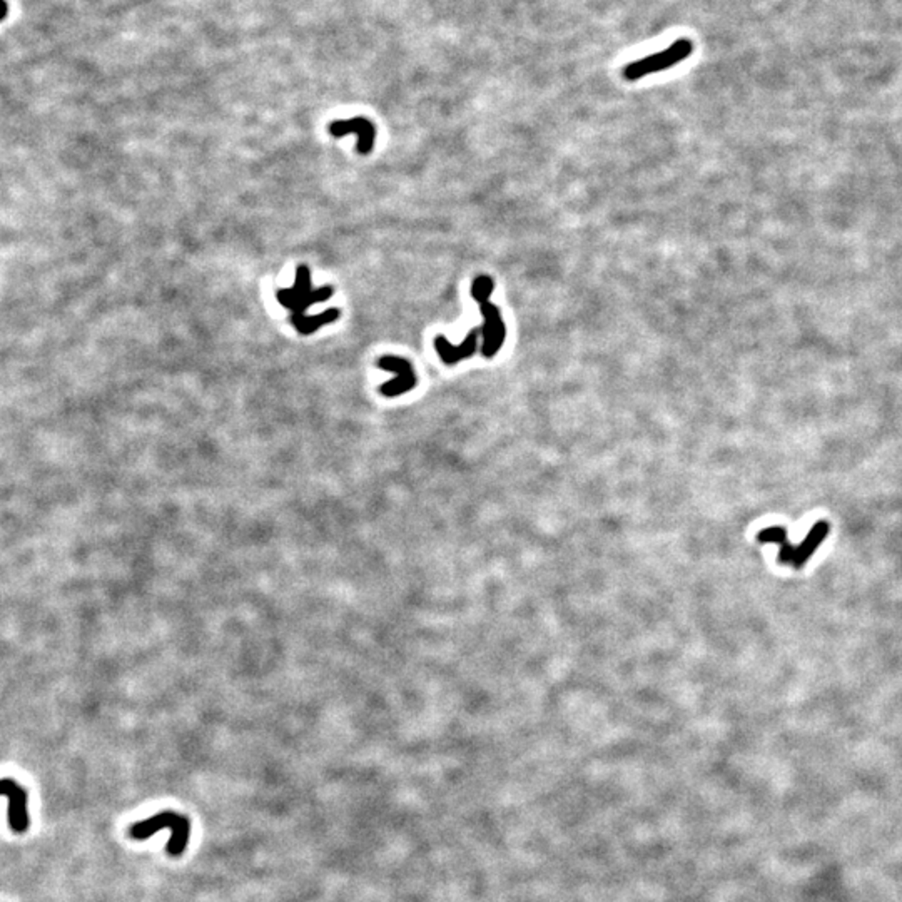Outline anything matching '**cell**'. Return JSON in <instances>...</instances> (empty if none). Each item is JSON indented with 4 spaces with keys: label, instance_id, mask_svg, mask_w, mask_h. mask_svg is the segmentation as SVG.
Segmentation results:
<instances>
[{
    "label": "cell",
    "instance_id": "cell-1",
    "mask_svg": "<svg viewBox=\"0 0 902 902\" xmlns=\"http://www.w3.org/2000/svg\"><path fill=\"white\" fill-rule=\"evenodd\" d=\"M334 293L333 286H323L319 289H313L311 286V271L308 266H298L296 269V283L289 289H279L276 296L278 301L284 308L291 311V323L298 329L301 334H313L319 328L328 323H334L339 319V309L331 308L316 316H308L306 311L309 306L318 303H324L331 298Z\"/></svg>",
    "mask_w": 902,
    "mask_h": 902
},
{
    "label": "cell",
    "instance_id": "cell-2",
    "mask_svg": "<svg viewBox=\"0 0 902 902\" xmlns=\"http://www.w3.org/2000/svg\"><path fill=\"white\" fill-rule=\"evenodd\" d=\"M494 291V281L488 274H479L472 284V296L477 301L479 313L484 319L482 331V355L484 358H494L502 349L507 338V326L503 323L502 314L497 304L489 303V296Z\"/></svg>",
    "mask_w": 902,
    "mask_h": 902
},
{
    "label": "cell",
    "instance_id": "cell-3",
    "mask_svg": "<svg viewBox=\"0 0 902 902\" xmlns=\"http://www.w3.org/2000/svg\"><path fill=\"white\" fill-rule=\"evenodd\" d=\"M161 829H171L172 837L167 844V852L171 856H181L191 839V822L189 819L179 816L176 812H161L157 816L140 821L130 827V836L134 839H145L152 836Z\"/></svg>",
    "mask_w": 902,
    "mask_h": 902
},
{
    "label": "cell",
    "instance_id": "cell-4",
    "mask_svg": "<svg viewBox=\"0 0 902 902\" xmlns=\"http://www.w3.org/2000/svg\"><path fill=\"white\" fill-rule=\"evenodd\" d=\"M692 52L693 43L688 38H678L670 47H667L665 51L657 52V54L643 57V59H638L632 62V64H628L623 69V77L627 81H638L648 74H655V72L670 69V67L685 61Z\"/></svg>",
    "mask_w": 902,
    "mask_h": 902
},
{
    "label": "cell",
    "instance_id": "cell-5",
    "mask_svg": "<svg viewBox=\"0 0 902 902\" xmlns=\"http://www.w3.org/2000/svg\"><path fill=\"white\" fill-rule=\"evenodd\" d=\"M378 368H381L383 371H390L395 373V380L385 383L380 388L381 395L386 398H395L400 395H405L410 390L418 385V378H416V373L413 370V365L408 360L400 356H393V355H385L378 360Z\"/></svg>",
    "mask_w": 902,
    "mask_h": 902
},
{
    "label": "cell",
    "instance_id": "cell-6",
    "mask_svg": "<svg viewBox=\"0 0 902 902\" xmlns=\"http://www.w3.org/2000/svg\"><path fill=\"white\" fill-rule=\"evenodd\" d=\"M0 792L9 799V826L14 832L24 834L31 827V816H28V795L16 780L4 779Z\"/></svg>",
    "mask_w": 902,
    "mask_h": 902
},
{
    "label": "cell",
    "instance_id": "cell-7",
    "mask_svg": "<svg viewBox=\"0 0 902 902\" xmlns=\"http://www.w3.org/2000/svg\"><path fill=\"white\" fill-rule=\"evenodd\" d=\"M329 134L336 135V138H343L346 134H356L358 135V145L356 150L358 154L361 156H368L371 154V150L375 149V142H376V128L371 120H368L366 118H353L348 120H336V123L329 124Z\"/></svg>",
    "mask_w": 902,
    "mask_h": 902
},
{
    "label": "cell",
    "instance_id": "cell-8",
    "mask_svg": "<svg viewBox=\"0 0 902 902\" xmlns=\"http://www.w3.org/2000/svg\"><path fill=\"white\" fill-rule=\"evenodd\" d=\"M479 334H482L479 328L472 329V331L465 336V339L460 344H453L448 338L443 336V334H438V336L435 338V349L445 365L453 366L460 361L468 360V358H472L475 353H477Z\"/></svg>",
    "mask_w": 902,
    "mask_h": 902
},
{
    "label": "cell",
    "instance_id": "cell-9",
    "mask_svg": "<svg viewBox=\"0 0 902 902\" xmlns=\"http://www.w3.org/2000/svg\"><path fill=\"white\" fill-rule=\"evenodd\" d=\"M827 533H829V525L826 522H819L811 528V532L807 533L806 540L800 543L799 546H795V559L792 564L795 569H802V566L807 564V560L811 559L814 551L817 550Z\"/></svg>",
    "mask_w": 902,
    "mask_h": 902
},
{
    "label": "cell",
    "instance_id": "cell-10",
    "mask_svg": "<svg viewBox=\"0 0 902 902\" xmlns=\"http://www.w3.org/2000/svg\"><path fill=\"white\" fill-rule=\"evenodd\" d=\"M757 540L759 543H777V545H782L784 541H787V533H785L784 527H769L759 533Z\"/></svg>",
    "mask_w": 902,
    "mask_h": 902
}]
</instances>
